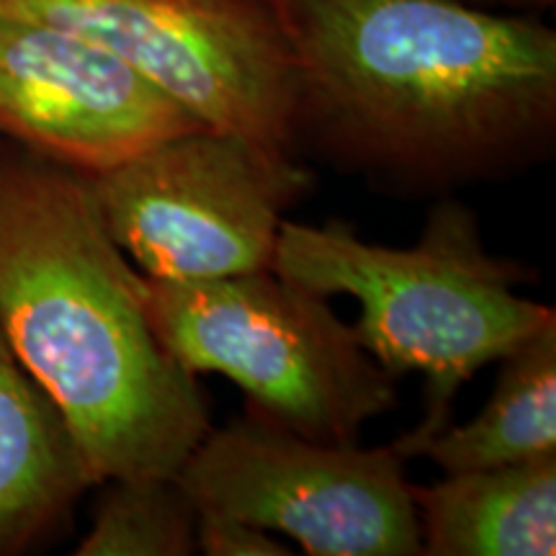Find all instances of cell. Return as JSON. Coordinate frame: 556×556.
<instances>
[{"label": "cell", "instance_id": "cell-1", "mask_svg": "<svg viewBox=\"0 0 556 556\" xmlns=\"http://www.w3.org/2000/svg\"><path fill=\"white\" fill-rule=\"evenodd\" d=\"M294 67L291 150L394 199L556 152V31L475 0H263Z\"/></svg>", "mask_w": 556, "mask_h": 556}, {"label": "cell", "instance_id": "cell-2", "mask_svg": "<svg viewBox=\"0 0 556 556\" xmlns=\"http://www.w3.org/2000/svg\"><path fill=\"white\" fill-rule=\"evenodd\" d=\"M0 336L65 415L96 484L176 477L212 428L165 351L144 276L111 240L90 178L0 137Z\"/></svg>", "mask_w": 556, "mask_h": 556}, {"label": "cell", "instance_id": "cell-3", "mask_svg": "<svg viewBox=\"0 0 556 556\" xmlns=\"http://www.w3.org/2000/svg\"><path fill=\"white\" fill-rule=\"evenodd\" d=\"M270 268L323 296L356 299L358 343L397 381L422 374L420 422L392 443L420 456L448 428L456 394L479 368L554 323L548 304L518 294L536 268L486 250L479 217L454 197L428 208L413 248L374 245L345 222H281Z\"/></svg>", "mask_w": 556, "mask_h": 556}, {"label": "cell", "instance_id": "cell-4", "mask_svg": "<svg viewBox=\"0 0 556 556\" xmlns=\"http://www.w3.org/2000/svg\"><path fill=\"white\" fill-rule=\"evenodd\" d=\"M144 312L186 371L219 374L299 435L358 443L397 407L394 379L364 351L328 296L274 268L206 281L144 276Z\"/></svg>", "mask_w": 556, "mask_h": 556}, {"label": "cell", "instance_id": "cell-5", "mask_svg": "<svg viewBox=\"0 0 556 556\" xmlns=\"http://www.w3.org/2000/svg\"><path fill=\"white\" fill-rule=\"evenodd\" d=\"M88 178L111 240L157 281L270 268L287 212L315 189L302 157L208 127Z\"/></svg>", "mask_w": 556, "mask_h": 556}, {"label": "cell", "instance_id": "cell-6", "mask_svg": "<svg viewBox=\"0 0 556 556\" xmlns=\"http://www.w3.org/2000/svg\"><path fill=\"white\" fill-rule=\"evenodd\" d=\"M405 464L392 443L312 441L245 405L176 477L197 510L283 533L309 556H420Z\"/></svg>", "mask_w": 556, "mask_h": 556}, {"label": "cell", "instance_id": "cell-7", "mask_svg": "<svg viewBox=\"0 0 556 556\" xmlns=\"http://www.w3.org/2000/svg\"><path fill=\"white\" fill-rule=\"evenodd\" d=\"M0 16L101 47L206 127L294 155V67L263 0H0Z\"/></svg>", "mask_w": 556, "mask_h": 556}, {"label": "cell", "instance_id": "cell-8", "mask_svg": "<svg viewBox=\"0 0 556 556\" xmlns=\"http://www.w3.org/2000/svg\"><path fill=\"white\" fill-rule=\"evenodd\" d=\"M199 129L206 124L193 111L101 47L0 16V137L9 142L99 176Z\"/></svg>", "mask_w": 556, "mask_h": 556}, {"label": "cell", "instance_id": "cell-9", "mask_svg": "<svg viewBox=\"0 0 556 556\" xmlns=\"http://www.w3.org/2000/svg\"><path fill=\"white\" fill-rule=\"evenodd\" d=\"M90 486L96 479L58 402L0 336V556L52 541Z\"/></svg>", "mask_w": 556, "mask_h": 556}, {"label": "cell", "instance_id": "cell-10", "mask_svg": "<svg viewBox=\"0 0 556 556\" xmlns=\"http://www.w3.org/2000/svg\"><path fill=\"white\" fill-rule=\"evenodd\" d=\"M409 490L426 556L556 554V451Z\"/></svg>", "mask_w": 556, "mask_h": 556}, {"label": "cell", "instance_id": "cell-11", "mask_svg": "<svg viewBox=\"0 0 556 556\" xmlns=\"http://www.w3.org/2000/svg\"><path fill=\"white\" fill-rule=\"evenodd\" d=\"M490 402L464 426L430 438L428 456L443 475L505 467L556 451V319L497 361Z\"/></svg>", "mask_w": 556, "mask_h": 556}, {"label": "cell", "instance_id": "cell-12", "mask_svg": "<svg viewBox=\"0 0 556 556\" xmlns=\"http://www.w3.org/2000/svg\"><path fill=\"white\" fill-rule=\"evenodd\" d=\"M99 486L78 556H191L199 510L178 477H119Z\"/></svg>", "mask_w": 556, "mask_h": 556}, {"label": "cell", "instance_id": "cell-13", "mask_svg": "<svg viewBox=\"0 0 556 556\" xmlns=\"http://www.w3.org/2000/svg\"><path fill=\"white\" fill-rule=\"evenodd\" d=\"M197 552L206 556H289L294 554L270 531L225 513L199 510Z\"/></svg>", "mask_w": 556, "mask_h": 556}, {"label": "cell", "instance_id": "cell-14", "mask_svg": "<svg viewBox=\"0 0 556 556\" xmlns=\"http://www.w3.org/2000/svg\"><path fill=\"white\" fill-rule=\"evenodd\" d=\"M475 3L490 5V9L513 11V13H541L554 9L556 0H475Z\"/></svg>", "mask_w": 556, "mask_h": 556}]
</instances>
